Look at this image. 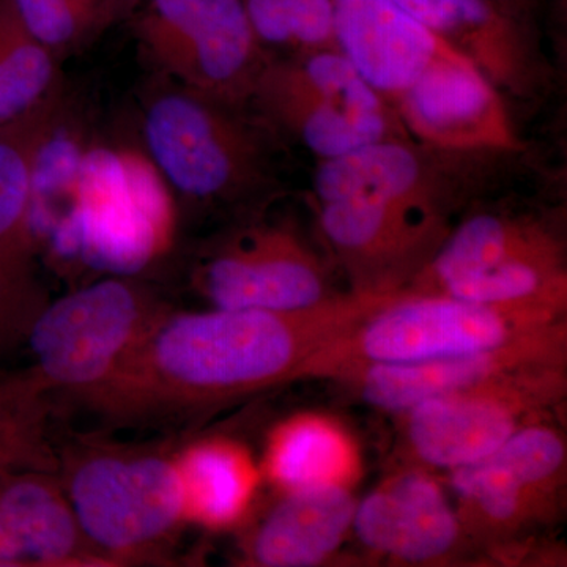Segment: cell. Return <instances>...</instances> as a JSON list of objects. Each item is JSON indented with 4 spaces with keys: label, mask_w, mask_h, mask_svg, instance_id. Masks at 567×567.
I'll use <instances>...</instances> for the list:
<instances>
[{
    "label": "cell",
    "mask_w": 567,
    "mask_h": 567,
    "mask_svg": "<svg viewBox=\"0 0 567 567\" xmlns=\"http://www.w3.org/2000/svg\"><path fill=\"white\" fill-rule=\"evenodd\" d=\"M394 297L346 290L297 311L166 309L106 379L61 398L103 427L188 423L300 380L320 349Z\"/></svg>",
    "instance_id": "6da1fadb"
},
{
    "label": "cell",
    "mask_w": 567,
    "mask_h": 567,
    "mask_svg": "<svg viewBox=\"0 0 567 567\" xmlns=\"http://www.w3.org/2000/svg\"><path fill=\"white\" fill-rule=\"evenodd\" d=\"M248 110L185 85L158 93L144 115L148 158L193 203L259 212L279 188L275 132Z\"/></svg>",
    "instance_id": "7a4b0ae2"
},
{
    "label": "cell",
    "mask_w": 567,
    "mask_h": 567,
    "mask_svg": "<svg viewBox=\"0 0 567 567\" xmlns=\"http://www.w3.org/2000/svg\"><path fill=\"white\" fill-rule=\"evenodd\" d=\"M406 293L567 308L566 241L548 213L488 197L457 219Z\"/></svg>",
    "instance_id": "3957f363"
},
{
    "label": "cell",
    "mask_w": 567,
    "mask_h": 567,
    "mask_svg": "<svg viewBox=\"0 0 567 567\" xmlns=\"http://www.w3.org/2000/svg\"><path fill=\"white\" fill-rule=\"evenodd\" d=\"M58 461L82 535L110 566L158 558L185 525L174 454L92 439Z\"/></svg>",
    "instance_id": "277c9868"
},
{
    "label": "cell",
    "mask_w": 567,
    "mask_h": 567,
    "mask_svg": "<svg viewBox=\"0 0 567 567\" xmlns=\"http://www.w3.org/2000/svg\"><path fill=\"white\" fill-rule=\"evenodd\" d=\"M174 230L173 197L151 158L89 147L73 204L39 249L102 274L133 276L164 256Z\"/></svg>",
    "instance_id": "5b68a950"
},
{
    "label": "cell",
    "mask_w": 567,
    "mask_h": 567,
    "mask_svg": "<svg viewBox=\"0 0 567 567\" xmlns=\"http://www.w3.org/2000/svg\"><path fill=\"white\" fill-rule=\"evenodd\" d=\"M544 306L472 303L402 292L306 363L300 379H330L368 364L415 363L499 349L565 320Z\"/></svg>",
    "instance_id": "8992f818"
},
{
    "label": "cell",
    "mask_w": 567,
    "mask_h": 567,
    "mask_svg": "<svg viewBox=\"0 0 567 567\" xmlns=\"http://www.w3.org/2000/svg\"><path fill=\"white\" fill-rule=\"evenodd\" d=\"M249 107L316 162L410 137L391 104L336 48L268 59Z\"/></svg>",
    "instance_id": "52a82bcc"
},
{
    "label": "cell",
    "mask_w": 567,
    "mask_h": 567,
    "mask_svg": "<svg viewBox=\"0 0 567 567\" xmlns=\"http://www.w3.org/2000/svg\"><path fill=\"white\" fill-rule=\"evenodd\" d=\"M524 153L443 148L412 137L380 141L349 155L317 162L311 200H405L457 221L470 207L495 196Z\"/></svg>",
    "instance_id": "ba28073f"
},
{
    "label": "cell",
    "mask_w": 567,
    "mask_h": 567,
    "mask_svg": "<svg viewBox=\"0 0 567 567\" xmlns=\"http://www.w3.org/2000/svg\"><path fill=\"white\" fill-rule=\"evenodd\" d=\"M565 395L566 363L514 369L401 413L402 447L410 465L453 472L491 456L525 425L546 420Z\"/></svg>",
    "instance_id": "9c48e42d"
},
{
    "label": "cell",
    "mask_w": 567,
    "mask_h": 567,
    "mask_svg": "<svg viewBox=\"0 0 567 567\" xmlns=\"http://www.w3.org/2000/svg\"><path fill=\"white\" fill-rule=\"evenodd\" d=\"M565 435L546 420L517 431L491 456L451 473L472 547L505 550L557 520L566 486Z\"/></svg>",
    "instance_id": "30bf717a"
},
{
    "label": "cell",
    "mask_w": 567,
    "mask_h": 567,
    "mask_svg": "<svg viewBox=\"0 0 567 567\" xmlns=\"http://www.w3.org/2000/svg\"><path fill=\"white\" fill-rule=\"evenodd\" d=\"M333 270L328 252L297 224L254 212L205 251L194 286L213 308L297 311L342 293Z\"/></svg>",
    "instance_id": "8fae6325"
},
{
    "label": "cell",
    "mask_w": 567,
    "mask_h": 567,
    "mask_svg": "<svg viewBox=\"0 0 567 567\" xmlns=\"http://www.w3.org/2000/svg\"><path fill=\"white\" fill-rule=\"evenodd\" d=\"M166 311L132 276H111L50 301L28 336L32 371L52 398L102 382L134 342Z\"/></svg>",
    "instance_id": "7c38bea8"
},
{
    "label": "cell",
    "mask_w": 567,
    "mask_h": 567,
    "mask_svg": "<svg viewBox=\"0 0 567 567\" xmlns=\"http://www.w3.org/2000/svg\"><path fill=\"white\" fill-rule=\"evenodd\" d=\"M312 205L324 251L354 293L404 292L456 224L405 200L344 197Z\"/></svg>",
    "instance_id": "4fadbf2b"
},
{
    "label": "cell",
    "mask_w": 567,
    "mask_h": 567,
    "mask_svg": "<svg viewBox=\"0 0 567 567\" xmlns=\"http://www.w3.org/2000/svg\"><path fill=\"white\" fill-rule=\"evenodd\" d=\"M391 106L406 134L423 144L525 151L507 100L464 55L436 63Z\"/></svg>",
    "instance_id": "5bb4252c"
},
{
    "label": "cell",
    "mask_w": 567,
    "mask_h": 567,
    "mask_svg": "<svg viewBox=\"0 0 567 567\" xmlns=\"http://www.w3.org/2000/svg\"><path fill=\"white\" fill-rule=\"evenodd\" d=\"M352 533L377 557L405 565L447 563L472 547L445 488L416 465L357 503Z\"/></svg>",
    "instance_id": "9a60e30c"
},
{
    "label": "cell",
    "mask_w": 567,
    "mask_h": 567,
    "mask_svg": "<svg viewBox=\"0 0 567 567\" xmlns=\"http://www.w3.org/2000/svg\"><path fill=\"white\" fill-rule=\"evenodd\" d=\"M566 322L537 330L499 349L415 363L368 364L336 377L354 398L383 412L405 413L439 395L535 364L566 363Z\"/></svg>",
    "instance_id": "2e32d148"
},
{
    "label": "cell",
    "mask_w": 567,
    "mask_h": 567,
    "mask_svg": "<svg viewBox=\"0 0 567 567\" xmlns=\"http://www.w3.org/2000/svg\"><path fill=\"white\" fill-rule=\"evenodd\" d=\"M458 54L468 59L505 99H536L547 69L529 20L495 0H395Z\"/></svg>",
    "instance_id": "e0dca14e"
},
{
    "label": "cell",
    "mask_w": 567,
    "mask_h": 567,
    "mask_svg": "<svg viewBox=\"0 0 567 567\" xmlns=\"http://www.w3.org/2000/svg\"><path fill=\"white\" fill-rule=\"evenodd\" d=\"M333 3L336 48L390 104L436 63L462 55L395 0Z\"/></svg>",
    "instance_id": "ac0fdd59"
},
{
    "label": "cell",
    "mask_w": 567,
    "mask_h": 567,
    "mask_svg": "<svg viewBox=\"0 0 567 567\" xmlns=\"http://www.w3.org/2000/svg\"><path fill=\"white\" fill-rule=\"evenodd\" d=\"M37 117L0 128V353L24 344L37 317L50 303L37 279L39 249L29 221Z\"/></svg>",
    "instance_id": "d6986e66"
},
{
    "label": "cell",
    "mask_w": 567,
    "mask_h": 567,
    "mask_svg": "<svg viewBox=\"0 0 567 567\" xmlns=\"http://www.w3.org/2000/svg\"><path fill=\"white\" fill-rule=\"evenodd\" d=\"M110 566L82 535L58 472L0 480V567Z\"/></svg>",
    "instance_id": "ffe728a7"
},
{
    "label": "cell",
    "mask_w": 567,
    "mask_h": 567,
    "mask_svg": "<svg viewBox=\"0 0 567 567\" xmlns=\"http://www.w3.org/2000/svg\"><path fill=\"white\" fill-rule=\"evenodd\" d=\"M357 499L346 484L282 494L246 537L245 559L259 567H312L352 533Z\"/></svg>",
    "instance_id": "44dd1931"
},
{
    "label": "cell",
    "mask_w": 567,
    "mask_h": 567,
    "mask_svg": "<svg viewBox=\"0 0 567 567\" xmlns=\"http://www.w3.org/2000/svg\"><path fill=\"white\" fill-rule=\"evenodd\" d=\"M268 59L244 0H205L178 80L204 95L249 106Z\"/></svg>",
    "instance_id": "7402d4cb"
},
{
    "label": "cell",
    "mask_w": 567,
    "mask_h": 567,
    "mask_svg": "<svg viewBox=\"0 0 567 567\" xmlns=\"http://www.w3.org/2000/svg\"><path fill=\"white\" fill-rule=\"evenodd\" d=\"M185 524L223 532L245 520L260 483L249 451L234 440L207 436L174 454Z\"/></svg>",
    "instance_id": "603a6c76"
},
{
    "label": "cell",
    "mask_w": 567,
    "mask_h": 567,
    "mask_svg": "<svg viewBox=\"0 0 567 567\" xmlns=\"http://www.w3.org/2000/svg\"><path fill=\"white\" fill-rule=\"evenodd\" d=\"M357 472V451L338 425L315 415L284 421L268 436L264 473L281 494L346 484Z\"/></svg>",
    "instance_id": "cb8c5ba5"
},
{
    "label": "cell",
    "mask_w": 567,
    "mask_h": 567,
    "mask_svg": "<svg viewBox=\"0 0 567 567\" xmlns=\"http://www.w3.org/2000/svg\"><path fill=\"white\" fill-rule=\"evenodd\" d=\"M51 410V390L32 369L0 379V480L22 470L58 472Z\"/></svg>",
    "instance_id": "d4e9b609"
},
{
    "label": "cell",
    "mask_w": 567,
    "mask_h": 567,
    "mask_svg": "<svg viewBox=\"0 0 567 567\" xmlns=\"http://www.w3.org/2000/svg\"><path fill=\"white\" fill-rule=\"evenodd\" d=\"M54 73V51L32 35L14 0H0V128L48 103Z\"/></svg>",
    "instance_id": "484cf974"
},
{
    "label": "cell",
    "mask_w": 567,
    "mask_h": 567,
    "mask_svg": "<svg viewBox=\"0 0 567 567\" xmlns=\"http://www.w3.org/2000/svg\"><path fill=\"white\" fill-rule=\"evenodd\" d=\"M244 3L257 39L271 58L336 48L333 0H244Z\"/></svg>",
    "instance_id": "4316f807"
},
{
    "label": "cell",
    "mask_w": 567,
    "mask_h": 567,
    "mask_svg": "<svg viewBox=\"0 0 567 567\" xmlns=\"http://www.w3.org/2000/svg\"><path fill=\"white\" fill-rule=\"evenodd\" d=\"M205 0H144L137 9L136 32L156 66L181 76L189 41Z\"/></svg>",
    "instance_id": "83f0119b"
},
{
    "label": "cell",
    "mask_w": 567,
    "mask_h": 567,
    "mask_svg": "<svg viewBox=\"0 0 567 567\" xmlns=\"http://www.w3.org/2000/svg\"><path fill=\"white\" fill-rule=\"evenodd\" d=\"M14 6L32 35L55 52L100 32L104 0H14Z\"/></svg>",
    "instance_id": "f1b7e54d"
},
{
    "label": "cell",
    "mask_w": 567,
    "mask_h": 567,
    "mask_svg": "<svg viewBox=\"0 0 567 567\" xmlns=\"http://www.w3.org/2000/svg\"><path fill=\"white\" fill-rule=\"evenodd\" d=\"M144 0H104L102 21H100V31L106 29L114 22L133 17L140 9Z\"/></svg>",
    "instance_id": "f546056e"
},
{
    "label": "cell",
    "mask_w": 567,
    "mask_h": 567,
    "mask_svg": "<svg viewBox=\"0 0 567 567\" xmlns=\"http://www.w3.org/2000/svg\"><path fill=\"white\" fill-rule=\"evenodd\" d=\"M499 6L505 7L511 13L517 14V17L529 20L532 18L533 7H535L536 0H495Z\"/></svg>",
    "instance_id": "4dcf8cb0"
}]
</instances>
